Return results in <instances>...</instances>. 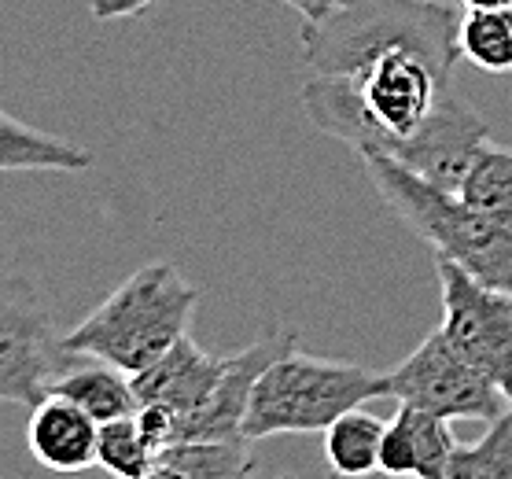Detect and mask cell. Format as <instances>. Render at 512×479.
<instances>
[{
  "instance_id": "6da1fadb",
  "label": "cell",
  "mask_w": 512,
  "mask_h": 479,
  "mask_svg": "<svg viewBox=\"0 0 512 479\" xmlns=\"http://www.w3.org/2000/svg\"><path fill=\"white\" fill-rule=\"evenodd\" d=\"M461 8L450 0H336L303 26V67L321 78H350L387 52H417L454 74Z\"/></svg>"
},
{
  "instance_id": "7a4b0ae2",
  "label": "cell",
  "mask_w": 512,
  "mask_h": 479,
  "mask_svg": "<svg viewBox=\"0 0 512 479\" xmlns=\"http://www.w3.org/2000/svg\"><path fill=\"white\" fill-rule=\"evenodd\" d=\"M196 303L199 292L174 262H148L129 273L82 325L70 328L63 351L74 358H96L133 376L188 336Z\"/></svg>"
},
{
  "instance_id": "3957f363",
  "label": "cell",
  "mask_w": 512,
  "mask_h": 479,
  "mask_svg": "<svg viewBox=\"0 0 512 479\" xmlns=\"http://www.w3.org/2000/svg\"><path fill=\"white\" fill-rule=\"evenodd\" d=\"M361 166L376 196L435 247V258H450L479 284L512 295V229L490 222L457 192L435 188L380 152H361Z\"/></svg>"
},
{
  "instance_id": "277c9868",
  "label": "cell",
  "mask_w": 512,
  "mask_h": 479,
  "mask_svg": "<svg viewBox=\"0 0 512 479\" xmlns=\"http://www.w3.org/2000/svg\"><path fill=\"white\" fill-rule=\"evenodd\" d=\"M384 398L380 373L358 362L310 358L299 347L277 354L258 373L244 413V439L258 443L269 435H310L325 432L339 413Z\"/></svg>"
},
{
  "instance_id": "5b68a950",
  "label": "cell",
  "mask_w": 512,
  "mask_h": 479,
  "mask_svg": "<svg viewBox=\"0 0 512 479\" xmlns=\"http://www.w3.org/2000/svg\"><path fill=\"white\" fill-rule=\"evenodd\" d=\"M70 358L41 288L26 273L0 269V398L34 409Z\"/></svg>"
},
{
  "instance_id": "8992f818",
  "label": "cell",
  "mask_w": 512,
  "mask_h": 479,
  "mask_svg": "<svg viewBox=\"0 0 512 479\" xmlns=\"http://www.w3.org/2000/svg\"><path fill=\"white\" fill-rule=\"evenodd\" d=\"M443 288V339L498 387L512 413V295L479 284L450 258H435Z\"/></svg>"
},
{
  "instance_id": "52a82bcc",
  "label": "cell",
  "mask_w": 512,
  "mask_h": 479,
  "mask_svg": "<svg viewBox=\"0 0 512 479\" xmlns=\"http://www.w3.org/2000/svg\"><path fill=\"white\" fill-rule=\"evenodd\" d=\"M380 380H384V398H398L443 421L490 424L509 409L505 395L446 343L443 332H431L406 362L395 365L391 373H380Z\"/></svg>"
},
{
  "instance_id": "ba28073f",
  "label": "cell",
  "mask_w": 512,
  "mask_h": 479,
  "mask_svg": "<svg viewBox=\"0 0 512 479\" xmlns=\"http://www.w3.org/2000/svg\"><path fill=\"white\" fill-rule=\"evenodd\" d=\"M483 144H487V122L450 82L431 104L424 122L406 141H398L387 159H395L409 174L424 177L435 188L457 192Z\"/></svg>"
},
{
  "instance_id": "9c48e42d",
  "label": "cell",
  "mask_w": 512,
  "mask_h": 479,
  "mask_svg": "<svg viewBox=\"0 0 512 479\" xmlns=\"http://www.w3.org/2000/svg\"><path fill=\"white\" fill-rule=\"evenodd\" d=\"M225 358L207 354L199 343H192L188 336H181L166 354H159L152 365H144L140 373H133V395L137 406H159L166 409L177 424V439L181 428L188 424V417H196L199 406L210 398L218 376H222ZM174 439V443H177Z\"/></svg>"
},
{
  "instance_id": "30bf717a",
  "label": "cell",
  "mask_w": 512,
  "mask_h": 479,
  "mask_svg": "<svg viewBox=\"0 0 512 479\" xmlns=\"http://www.w3.org/2000/svg\"><path fill=\"white\" fill-rule=\"evenodd\" d=\"M291 347H299L295 332H269L258 343H251L247 351L229 354L210 398L199 406L196 417H188V424L181 428V439H244L247 398H251L258 373L277 354L291 351Z\"/></svg>"
},
{
  "instance_id": "8fae6325",
  "label": "cell",
  "mask_w": 512,
  "mask_h": 479,
  "mask_svg": "<svg viewBox=\"0 0 512 479\" xmlns=\"http://www.w3.org/2000/svg\"><path fill=\"white\" fill-rule=\"evenodd\" d=\"M454 446L457 439L450 432V421L398 402V413L384 424L380 468L376 472H384V476L446 479V465H450Z\"/></svg>"
},
{
  "instance_id": "7c38bea8",
  "label": "cell",
  "mask_w": 512,
  "mask_h": 479,
  "mask_svg": "<svg viewBox=\"0 0 512 479\" xmlns=\"http://www.w3.org/2000/svg\"><path fill=\"white\" fill-rule=\"evenodd\" d=\"M100 424L59 395H45L30 413V454L52 472H85L96 465Z\"/></svg>"
},
{
  "instance_id": "4fadbf2b",
  "label": "cell",
  "mask_w": 512,
  "mask_h": 479,
  "mask_svg": "<svg viewBox=\"0 0 512 479\" xmlns=\"http://www.w3.org/2000/svg\"><path fill=\"white\" fill-rule=\"evenodd\" d=\"M48 395H59L74 402L78 409H85L96 424L115 421V417H126V413H137V395H133V380L129 373L115 369L107 362L93 365H78L70 358L63 369L56 373V380L48 384Z\"/></svg>"
},
{
  "instance_id": "5bb4252c",
  "label": "cell",
  "mask_w": 512,
  "mask_h": 479,
  "mask_svg": "<svg viewBox=\"0 0 512 479\" xmlns=\"http://www.w3.org/2000/svg\"><path fill=\"white\" fill-rule=\"evenodd\" d=\"M93 166V152L56 133L26 126L8 111H0V170H59L78 174Z\"/></svg>"
},
{
  "instance_id": "9a60e30c",
  "label": "cell",
  "mask_w": 512,
  "mask_h": 479,
  "mask_svg": "<svg viewBox=\"0 0 512 479\" xmlns=\"http://www.w3.org/2000/svg\"><path fill=\"white\" fill-rule=\"evenodd\" d=\"M247 439H177L155 454L159 479H240L255 472Z\"/></svg>"
},
{
  "instance_id": "2e32d148",
  "label": "cell",
  "mask_w": 512,
  "mask_h": 479,
  "mask_svg": "<svg viewBox=\"0 0 512 479\" xmlns=\"http://www.w3.org/2000/svg\"><path fill=\"white\" fill-rule=\"evenodd\" d=\"M384 421L361 406L339 413L325 428V457L336 476H373L380 468Z\"/></svg>"
},
{
  "instance_id": "e0dca14e",
  "label": "cell",
  "mask_w": 512,
  "mask_h": 479,
  "mask_svg": "<svg viewBox=\"0 0 512 479\" xmlns=\"http://www.w3.org/2000/svg\"><path fill=\"white\" fill-rule=\"evenodd\" d=\"M457 196L479 214H487L490 222L512 229V148L483 144L468 166L465 181L457 188Z\"/></svg>"
},
{
  "instance_id": "ac0fdd59",
  "label": "cell",
  "mask_w": 512,
  "mask_h": 479,
  "mask_svg": "<svg viewBox=\"0 0 512 479\" xmlns=\"http://www.w3.org/2000/svg\"><path fill=\"white\" fill-rule=\"evenodd\" d=\"M461 56L487 74H512V4L509 8H468L457 26Z\"/></svg>"
},
{
  "instance_id": "d6986e66",
  "label": "cell",
  "mask_w": 512,
  "mask_h": 479,
  "mask_svg": "<svg viewBox=\"0 0 512 479\" xmlns=\"http://www.w3.org/2000/svg\"><path fill=\"white\" fill-rule=\"evenodd\" d=\"M446 479H512V413L494 417L483 439L457 443Z\"/></svg>"
},
{
  "instance_id": "ffe728a7",
  "label": "cell",
  "mask_w": 512,
  "mask_h": 479,
  "mask_svg": "<svg viewBox=\"0 0 512 479\" xmlns=\"http://www.w3.org/2000/svg\"><path fill=\"white\" fill-rule=\"evenodd\" d=\"M96 465L122 479L155 476V454H152V446L144 443L140 424L133 413L100 424V435H96Z\"/></svg>"
},
{
  "instance_id": "44dd1931",
  "label": "cell",
  "mask_w": 512,
  "mask_h": 479,
  "mask_svg": "<svg viewBox=\"0 0 512 479\" xmlns=\"http://www.w3.org/2000/svg\"><path fill=\"white\" fill-rule=\"evenodd\" d=\"M155 0H93L89 8H93V19L100 23H111V19H129V15H140L148 12Z\"/></svg>"
},
{
  "instance_id": "7402d4cb",
  "label": "cell",
  "mask_w": 512,
  "mask_h": 479,
  "mask_svg": "<svg viewBox=\"0 0 512 479\" xmlns=\"http://www.w3.org/2000/svg\"><path fill=\"white\" fill-rule=\"evenodd\" d=\"M284 4H288V8H295V12L303 15L306 23H310V19H321V15H325L328 8L336 4V0H284Z\"/></svg>"
},
{
  "instance_id": "603a6c76",
  "label": "cell",
  "mask_w": 512,
  "mask_h": 479,
  "mask_svg": "<svg viewBox=\"0 0 512 479\" xmlns=\"http://www.w3.org/2000/svg\"><path fill=\"white\" fill-rule=\"evenodd\" d=\"M512 0H457V8H509Z\"/></svg>"
},
{
  "instance_id": "cb8c5ba5",
  "label": "cell",
  "mask_w": 512,
  "mask_h": 479,
  "mask_svg": "<svg viewBox=\"0 0 512 479\" xmlns=\"http://www.w3.org/2000/svg\"><path fill=\"white\" fill-rule=\"evenodd\" d=\"M450 4H457V0H450Z\"/></svg>"
}]
</instances>
